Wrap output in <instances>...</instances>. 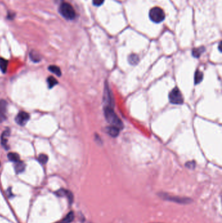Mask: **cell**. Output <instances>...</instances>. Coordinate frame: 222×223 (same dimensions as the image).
Here are the masks:
<instances>
[{"mask_svg":"<svg viewBox=\"0 0 222 223\" xmlns=\"http://www.w3.org/2000/svg\"><path fill=\"white\" fill-rule=\"evenodd\" d=\"M10 135V129H7L3 131V132L2 135L1 136V143L3 147L5 148V149H9L8 146V138Z\"/></svg>","mask_w":222,"mask_h":223,"instance_id":"cell-8","label":"cell"},{"mask_svg":"<svg viewBox=\"0 0 222 223\" xmlns=\"http://www.w3.org/2000/svg\"><path fill=\"white\" fill-rule=\"evenodd\" d=\"M25 165L24 163L20 161L16 162L15 165V170L16 173H22L25 170Z\"/></svg>","mask_w":222,"mask_h":223,"instance_id":"cell-10","label":"cell"},{"mask_svg":"<svg viewBox=\"0 0 222 223\" xmlns=\"http://www.w3.org/2000/svg\"><path fill=\"white\" fill-rule=\"evenodd\" d=\"M47 82H48V87H49V88H52L55 85L58 84V83L57 80L55 79L54 77H53V76H50V77H48V78L47 79Z\"/></svg>","mask_w":222,"mask_h":223,"instance_id":"cell-18","label":"cell"},{"mask_svg":"<svg viewBox=\"0 0 222 223\" xmlns=\"http://www.w3.org/2000/svg\"><path fill=\"white\" fill-rule=\"evenodd\" d=\"M169 101L172 104H180L183 102V97L181 92L177 88H175L171 90L169 95Z\"/></svg>","mask_w":222,"mask_h":223,"instance_id":"cell-4","label":"cell"},{"mask_svg":"<svg viewBox=\"0 0 222 223\" xmlns=\"http://www.w3.org/2000/svg\"><path fill=\"white\" fill-rule=\"evenodd\" d=\"M7 66H8V61L4 58H0V70H1L3 73H6L7 69Z\"/></svg>","mask_w":222,"mask_h":223,"instance_id":"cell-11","label":"cell"},{"mask_svg":"<svg viewBox=\"0 0 222 223\" xmlns=\"http://www.w3.org/2000/svg\"><path fill=\"white\" fill-rule=\"evenodd\" d=\"M160 197L165 200H167L171 201V202H177L178 204H189L191 202V200L189 198H181V197L171 196V195H169L167 194H160Z\"/></svg>","mask_w":222,"mask_h":223,"instance_id":"cell-5","label":"cell"},{"mask_svg":"<svg viewBox=\"0 0 222 223\" xmlns=\"http://www.w3.org/2000/svg\"><path fill=\"white\" fill-rule=\"evenodd\" d=\"M205 51V48L204 47H200L198 48H195V49L193 50L192 54L194 57L199 58L203 52Z\"/></svg>","mask_w":222,"mask_h":223,"instance_id":"cell-17","label":"cell"},{"mask_svg":"<svg viewBox=\"0 0 222 223\" xmlns=\"http://www.w3.org/2000/svg\"><path fill=\"white\" fill-rule=\"evenodd\" d=\"M104 0H93V3L95 6H100L103 4Z\"/></svg>","mask_w":222,"mask_h":223,"instance_id":"cell-21","label":"cell"},{"mask_svg":"<svg viewBox=\"0 0 222 223\" xmlns=\"http://www.w3.org/2000/svg\"><path fill=\"white\" fill-rule=\"evenodd\" d=\"M104 116L107 121L111 124L112 126L117 127L119 129L123 128V125L121 120L115 113L112 107L107 106L104 108Z\"/></svg>","mask_w":222,"mask_h":223,"instance_id":"cell-1","label":"cell"},{"mask_svg":"<svg viewBox=\"0 0 222 223\" xmlns=\"http://www.w3.org/2000/svg\"><path fill=\"white\" fill-rule=\"evenodd\" d=\"M59 11L61 15L67 20H73L76 17V12L73 7L68 3H62L60 6Z\"/></svg>","mask_w":222,"mask_h":223,"instance_id":"cell-2","label":"cell"},{"mask_svg":"<svg viewBox=\"0 0 222 223\" xmlns=\"http://www.w3.org/2000/svg\"><path fill=\"white\" fill-rule=\"evenodd\" d=\"M149 18L155 23H160L165 18L164 11L160 7H153L149 12Z\"/></svg>","mask_w":222,"mask_h":223,"instance_id":"cell-3","label":"cell"},{"mask_svg":"<svg viewBox=\"0 0 222 223\" xmlns=\"http://www.w3.org/2000/svg\"><path fill=\"white\" fill-rule=\"evenodd\" d=\"M48 69L50 72H52V73L55 74V75H57L58 76H60L61 75V72L59 67H58V66L55 65H51L49 67H48Z\"/></svg>","mask_w":222,"mask_h":223,"instance_id":"cell-16","label":"cell"},{"mask_svg":"<svg viewBox=\"0 0 222 223\" xmlns=\"http://www.w3.org/2000/svg\"><path fill=\"white\" fill-rule=\"evenodd\" d=\"M38 159H39V161L41 163V164H46V163H47V161H48V156L46 155H45V154H41V155H40L39 156V158H38Z\"/></svg>","mask_w":222,"mask_h":223,"instance_id":"cell-20","label":"cell"},{"mask_svg":"<svg viewBox=\"0 0 222 223\" xmlns=\"http://www.w3.org/2000/svg\"><path fill=\"white\" fill-rule=\"evenodd\" d=\"M128 61L131 65H136L139 62V58L136 54H132L128 57Z\"/></svg>","mask_w":222,"mask_h":223,"instance_id":"cell-15","label":"cell"},{"mask_svg":"<svg viewBox=\"0 0 222 223\" xmlns=\"http://www.w3.org/2000/svg\"><path fill=\"white\" fill-rule=\"evenodd\" d=\"M30 120V115L25 112H20L16 116L15 121L20 125H24Z\"/></svg>","mask_w":222,"mask_h":223,"instance_id":"cell-6","label":"cell"},{"mask_svg":"<svg viewBox=\"0 0 222 223\" xmlns=\"http://www.w3.org/2000/svg\"><path fill=\"white\" fill-rule=\"evenodd\" d=\"M186 166L188 167L189 168H193L194 167H195V163H192H192L191 162L188 163H186Z\"/></svg>","mask_w":222,"mask_h":223,"instance_id":"cell-22","label":"cell"},{"mask_svg":"<svg viewBox=\"0 0 222 223\" xmlns=\"http://www.w3.org/2000/svg\"><path fill=\"white\" fill-rule=\"evenodd\" d=\"M8 104L5 100L0 101V123L4 121L7 118V111Z\"/></svg>","mask_w":222,"mask_h":223,"instance_id":"cell-7","label":"cell"},{"mask_svg":"<svg viewBox=\"0 0 222 223\" xmlns=\"http://www.w3.org/2000/svg\"><path fill=\"white\" fill-rule=\"evenodd\" d=\"M119 129H118L117 127H113V126H111V127H108L106 128V130L108 133L111 136L113 137H116L119 135Z\"/></svg>","mask_w":222,"mask_h":223,"instance_id":"cell-9","label":"cell"},{"mask_svg":"<svg viewBox=\"0 0 222 223\" xmlns=\"http://www.w3.org/2000/svg\"><path fill=\"white\" fill-rule=\"evenodd\" d=\"M30 57L31 59L34 62H39L41 60L40 55L35 51H31L30 54Z\"/></svg>","mask_w":222,"mask_h":223,"instance_id":"cell-12","label":"cell"},{"mask_svg":"<svg viewBox=\"0 0 222 223\" xmlns=\"http://www.w3.org/2000/svg\"><path fill=\"white\" fill-rule=\"evenodd\" d=\"M74 213H73V212L71 211L66 216V217L63 219V221L59 222H58V223H69V222H71L74 220Z\"/></svg>","mask_w":222,"mask_h":223,"instance_id":"cell-14","label":"cell"},{"mask_svg":"<svg viewBox=\"0 0 222 223\" xmlns=\"http://www.w3.org/2000/svg\"><path fill=\"white\" fill-rule=\"evenodd\" d=\"M7 157L8 159H9V161L12 162L16 163L20 161V156L16 153H9Z\"/></svg>","mask_w":222,"mask_h":223,"instance_id":"cell-13","label":"cell"},{"mask_svg":"<svg viewBox=\"0 0 222 223\" xmlns=\"http://www.w3.org/2000/svg\"><path fill=\"white\" fill-rule=\"evenodd\" d=\"M203 73H201V71H197L196 72V74H195V83H196V84H198V83H199L201 81H202L203 80Z\"/></svg>","mask_w":222,"mask_h":223,"instance_id":"cell-19","label":"cell"}]
</instances>
